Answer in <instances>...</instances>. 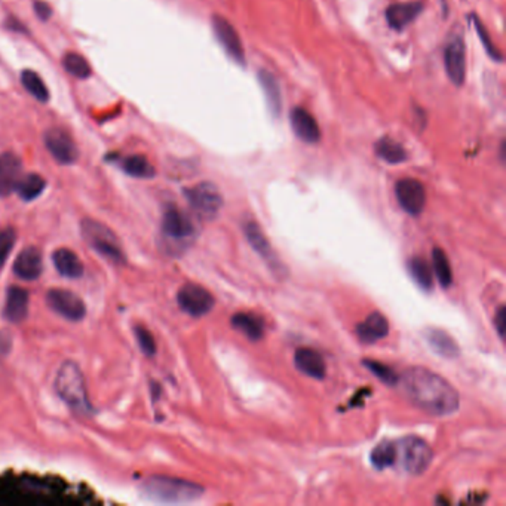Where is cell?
Instances as JSON below:
<instances>
[{"mask_svg":"<svg viewBox=\"0 0 506 506\" xmlns=\"http://www.w3.org/2000/svg\"><path fill=\"white\" fill-rule=\"evenodd\" d=\"M423 11V5L421 2H407V4H395L386 9V21L390 28L397 32L407 28Z\"/></svg>","mask_w":506,"mask_h":506,"instance_id":"obj_19","label":"cell"},{"mask_svg":"<svg viewBox=\"0 0 506 506\" xmlns=\"http://www.w3.org/2000/svg\"><path fill=\"white\" fill-rule=\"evenodd\" d=\"M21 82H23L24 88L27 90V92L33 95L37 101L45 103V101L49 100V91L47 88V85H45V82H43V79L36 73V71L24 70L21 73Z\"/></svg>","mask_w":506,"mask_h":506,"instance_id":"obj_32","label":"cell"},{"mask_svg":"<svg viewBox=\"0 0 506 506\" xmlns=\"http://www.w3.org/2000/svg\"><path fill=\"white\" fill-rule=\"evenodd\" d=\"M425 336H426V340L432 348V351L438 354L440 356L448 358V359L459 356V354H460L459 346L452 339V336L447 335L445 331H442L440 328H430L426 331Z\"/></svg>","mask_w":506,"mask_h":506,"instance_id":"obj_24","label":"cell"},{"mask_svg":"<svg viewBox=\"0 0 506 506\" xmlns=\"http://www.w3.org/2000/svg\"><path fill=\"white\" fill-rule=\"evenodd\" d=\"M397 445V460L395 464L401 466L402 471L411 475L423 474L430 465L433 453L429 444L418 437H406Z\"/></svg>","mask_w":506,"mask_h":506,"instance_id":"obj_6","label":"cell"},{"mask_svg":"<svg viewBox=\"0 0 506 506\" xmlns=\"http://www.w3.org/2000/svg\"><path fill=\"white\" fill-rule=\"evenodd\" d=\"M82 236L101 257L114 265H124L126 255L118 236L107 226L95 220L82 222Z\"/></svg>","mask_w":506,"mask_h":506,"instance_id":"obj_4","label":"cell"},{"mask_svg":"<svg viewBox=\"0 0 506 506\" xmlns=\"http://www.w3.org/2000/svg\"><path fill=\"white\" fill-rule=\"evenodd\" d=\"M363 366H366L375 375V378H378L380 382H383L385 385L395 386L399 382V375L397 374V371L394 368H390L389 366L379 363V361L364 359Z\"/></svg>","mask_w":506,"mask_h":506,"instance_id":"obj_34","label":"cell"},{"mask_svg":"<svg viewBox=\"0 0 506 506\" xmlns=\"http://www.w3.org/2000/svg\"><path fill=\"white\" fill-rule=\"evenodd\" d=\"M474 21H475V27H476V33H478V36H480V39H481V42H483V45H484L487 54L490 55V59L500 63V61L503 60V55L499 52V49L493 45V43H491L490 36H488V33H487V30H486V27L481 24V21H480L478 18H476V17H474Z\"/></svg>","mask_w":506,"mask_h":506,"instance_id":"obj_37","label":"cell"},{"mask_svg":"<svg viewBox=\"0 0 506 506\" xmlns=\"http://www.w3.org/2000/svg\"><path fill=\"white\" fill-rule=\"evenodd\" d=\"M404 394L417 409L433 416H447L459 409V394L440 374L423 367H411L401 375Z\"/></svg>","mask_w":506,"mask_h":506,"instance_id":"obj_1","label":"cell"},{"mask_svg":"<svg viewBox=\"0 0 506 506\" xmlns=\"http://www.w3.org/2000/svg\"><path fill=\"white\" fill-rule=\"evenodd\" d=\"M47 187V181L43 177H40L39 174H27L24 177H21V180L17 184L16 192L20 195V198L23 200H35L37 199L43 191Z\"/></svg>","mask_w":506,"mask_h":506,"instance_id":"obj_27","label":"cell"},{"mask_svg":"<svg viewBox=\"0 0 506 506\" xmlns=\"http://www.w3.org/2000/svg\"><path fill=\"white\" fill-rule=\"evenodd\" d=\"M495 325L499 332V337L505 339V328H506V309L505 306H500L495 316Z\"/></svg>","mask_w":506,"mask_h":506,"instance_id":"obj_39","label":"cell"},{"mask_svg":"<svg viewBox=\"0 0 506 506\" xmlns=\"http://www.w3.org/2000/svg\"><path fill=\"white\" fill-rule=\"evenodd\" d=\"M54 385L56 394L75 413L88 416L94 411L88 398L83 373L73 361H66L60 366Z\"/></svg>","mask_w":506,"mask_h":506,"instance_id":"obj_2","label":"cell"},{"mask_svg":"<svg viewBox=\"0 0 506 506\" xmlns=\"http://www.w3.org/2000/svg\"><path fill=\"white\" fill-rule=\"evenodd\" d=\"M294 364L303 374L316 380H323L327 374V366L323 355L309 348H303L296 352Z\"/></svg>","mask_w":506,"mask_h":506,"instance_id":"obj_20","label":"cell"},{"mask_svg":"<svg viewBox=\"0 0 506 506\" xmlns=\"http://www.w3.org/2000/svg\"><path fill=\"white\" fill-rule=\"evenodd\" d=\"M17 242V232L13 227L0 229V270L6 265L13 245Z\"/></svg>","mask_w":506,"mask_h":506,"instance_id":"obj_35","label":"cell"},{"mask_svg":"<svg viewBox=\"0 0 506 506\" xmlns=\"http://www.w3.org/2000/svg\"><path fill=\"white\" fill-rule=\"evenodd\" d=\"M395 195L401 208L410 215H418L426 204L423 184L414 179H402L395 184Z\"/></svg>","mask_w":506,"mask_h":506,"instance_id":"obj_12","label":"cell"},{"mask_svg":"<svg viewBox=\"0 0 506 506\" xmlns=\"http://www.w3.org/2000/svg\"><path fill=\"white\" fill-rule=\"evenodd\" d=\"M179 306L187 315L199 318L207 315L214 308V297L198 284H184L177 294Z\"/></svg>","mask_w":506,"mask_h":506,"instance_id":"obj_8","label":"cell"},{"mask_svg":"<svg viewBox=\"0 0 506 506\" xmlns=\"http://www.w3.org/2000/svg\"><path fill=\"white\" fill-rule=\"evenodd\" d=\"M290 124L294 134L305 143L315 144L321 138V129L316 119L303 107H296L290 113Z\"/></svg>","mask_w":506,"mask_h":506,"instance_id":"obj_16","label":"cell"},{"mask_svg":"<svg viewBox=\"0 0 506 506\" xmlns=\"http://www.w3.org/2000/svg\"><path fill=\"white\" fill-rule=\"evenodd\" d=\"M444 67L447 76L456 86H462L466 76V51L462 37H454L445 45Z\"/></svg>","mask_w":506,"mask_h":506,"instance_id":"obj_14","label":"cell"},{"mask_svg":"<svg viewBox=\"0 0 506 506\" xmlns=\"http://www.w3.org/2000/svg\"><path fill=\"white\" fill-rule=\"evenodd\" d=\"M141 490L144 496L162 503L193 502L204 493V487H200L199 484L164 475H155L144 480Z\"/></svg>","mask_w":506,"mask_h":506,"instance_id":"obj_3","label":"cell"},{"mask_svg":"<svg viewBox=\"0 0 506 506\" xmlns=\"http://www.w3.org/2000/svg\"><path fill=\"white\" fill-rule=\"evenodd\" d=\"M184 196L193 211L204 220H212L223 207L220 191L212 183H199L184 191Z\"/></svg>","mask_w":506,"mask_h":506,"instance_id":"obj_7","label":"cell"},{"mask_svg":"<svg viewBox=\"0 0 506 506\" xmlns=\"http://www.w3.org/2000/svg\"><path fill=\"white\" fill-rule=\"evenodd\" d=\"M45 146L55 161L61 165H71L78 161V146L73 138L60 128L48 129L45 133Z\"/></svg>","mask_w":506,"mask_h":506,"instance_id":"obj_11","label":"cell"},{"mask_svg":"<svg viewBox=\"0 0 506 506\" xmlns=\"http://www.w3.org/2000/svg\"><path fill=\"white\" fill-rule=\"evenodd\" d=\"M49 308L63 316L64 320L79 323L86 315V306L83 300L73 291L63 290V288H52L47 294Z\"/></svg>","mask_w":506,"mask_h":506,"instance_id":"obj_9","label":"cell"},{"mask_svg":"<svg viewBox=\"0 0 506 506\" xmlns=\"http://www.w3.org/2000/svg\"><path fill=\"white\" fill-rule=\"evenodd\" d=\"M23 177L21 159L16 153L0 155V196L5 198L17 189Z\"/></svg>","mask_w":506,"mask_h":506,"instance_id":"obj_15","label":"cell"},{"mask_svg":"<svg viewBox=\"0 0 506 506\" xmlns=\"http://www.w3.org/2000/svg\"><path fill=\"white\" fill-rule=\"evenodd\" d=\"M432 265L441 287L442 288L450 287L453 282V272L450 262H448V257L442 248L435 247L432 250Z\"/></svg>","mask_w":506,"mask_h":506,"instance_id":"obj_31","label":"cell"},{"mask_svg":"<svg viewBox=\"0 0 506 506\" xmlns=\"http://www.w3.org/2000/svg\"><path fill=\"white\" fill-rule=\"evenodd\" d=\"M212 30H214L217 40H219V43L223 47V49L226 51V54L230 56V59L241 66H245V52H243L242 42L236 32V28L230 24L226 18H223L220 16H214L212 17Z\"/></svg>","mask_w":506,"mask_h":506,"instance_id":"obj_13","label":"cell"},{"mask_svg":"<svg viewBox=\"0 0 506 506\" xmlns=\"http://www.w3.org/2000/svg\"><path fill=\"white\" fill-rule=\"evenodd\" d=\"M243 234L247 236L253 250L262 257L266 265L270 267V270L277 275V277L282 278V275L287 272L285 266L279 262L277 253L273 251L270 242L265 236V232L262 230L255 222H245L243 223Z\"/></svg>","mask_w":506,"mask_h":506,"instance_id":"obj_10","label":"cell"},{"mask_svg":"<svg viewBox=\"0 0 506 506\" xmlns=\"http://www.w3.org/2000/svg\"><path fill=\"white\" fill-rule=\"evenodd\" d=\"M371 464L378 469H385L395 465L397 460V445L392 441H382L373 448L370 454Z\"/></svg>","mask_w":506,"mask_h":506,"instance_id":"obj_29","label":"cell"},{"mask_svg":"<svg viewBox=\"0 0 506 506\" xmlns=\"http://www.w3.org/2000/svg\"><path fill=\"white\" fill-rule=\"evenodd\" d=\"M13 272L17 277L24 281H35L43 272V258L40 250L36 247H28L23 250L16 263H13Z\"/></svg>","mask_w":506,"mask_h":506,"instance_id":"obj_17","label":"cell"},{"mask_svg":"<svg viewBox=\"0 0 506 506\" xmlns=\"http://www.w3.org/2000/svg\"><path fill=\"white\" fill-rule=\"evenodd\" d=\"M12 349V336L8 331L0 330V359L9 355Z\"/></svg>","mask_w":506,"mask_h":506,"instance_id":"obj_38","label":"cell"},{"mask_svg":"<svg viewBox=\"0 0 506 506\" xmlns=\"http://www.w3.org/2000/svg\"><path fill=\"white\" fill-rule=\"evenodd\" d=\"M387 332H389V323L379 312L371 313L366 321L358 324L356 327V335L359 340L364 343L379 342L380 339L387 336Z\"/></svg>","mask_w":506,"mask_h":506,"instance_id":"obj_21","label":"cell"},{"mask_svg":"<svg viewBox=\"0 0 506 506\" xmlns=\"http://www.w3.org/2000/svg\"><path fill=\"white\" fill-rule=\"evenodd\" d=\"M161 232L171 253H183L196 238V227L177 207H168L162 217Z\"/></svg>","mask_w":506,"mask_h":506,"instance_id":"obj_5","label":"cell"},{"mask_svg":"<svg viewBox=\"0 0 506 506\" xmlns=\"http://www.w3.org/2000/svg\"><path fill=\"white\" fill-rule=\"evenodd\" d=\"M63 66L67 70V73L75 76L78 79H86L91 76V66L86 61L82 55L76 52H68L64 55Z\"/></svg>","mask_w":506,"mask_h":506,"instance_id":"obj_33","label":"cell"},{"mask_svg":"<svg viewBox=\"0 0 506 506\" xmlns=\"http://www.w3.org/2000/svg\"><path fill=\"white\" fill-rule=\"evenodd\" d=\"M122 169L128 176L135 179H152L155 177V168L147 161V157L141 155L128 156L122 161Z\"/></svg>","mask_w":506,"mask_h":506,"instance_id":"obj_28","label":"cell"},{"mask_svg":"<svg viewBox=\"0 0 506 506\" xmlns=\"http://www.w3.org/2000/svg\"><path fill=\"white\" fill-rule=\"evenodd\" d=\"M374 150H375V155H378L380 159H383L385 162L392 164V165L402 164L409 159L407 150L404 149L402 144L390 137H385L375 143Z\"/></svg>","mask_w":506,"mask_h":506,"instance_id":"obj_26","label":"cell"},{"mask_svg":"<svg viewBox=\"0 0 506 506\" xmlns=\"http://www.w3.org/2000/svg\"><path fill=\"white\" fill-rule=\"evenodd\" d=\"M35 9H36L37 17H39V18H42V20H48V18L51 17V8H49L47 4H43V2H36Z\"/></svg>","mask_w":506,"mask_h":506,"instance_id":"obj_40","label":"cell"},{"mask_svg":"<svg viewBox=\"0 0 506 506\" xmlns=\"http://www.w3.org/2000/svg\"><path fill=\"white\" fill-rule=\"evenodd\" d=\"M134 332H135V339H137V343L140 346L141 352L146 356H153L156 354V343H155L152 332L146 327H141V325H137Z\"/></svg>","mask_w":506,"mask_h":506,"instance_id":"obj_36","label":"cell"},{"mask_svg":"<svg viewBox=\"0 0 506 506\" xmlns=\"http://www.w3.org/2000/svg\"><path fill=\"white\" fill-rule=\"evenodd\" d=\"M409 272L416 281V284L425 291H430L433 288V277L432 269L429 267L428 262L421 257H413L409 262Z\"/></svg>","mask_w":506,"mask_h":506,"instance_id":"obj_30","label":"cell"},{"mask_svg":"<svg viewBox=\"0 0 506 506\" xmlns=\"http://www.w3.org/2000/svg\"><path fill=\"white\" fill-rule=\"evenodd\" d=\"M28 293L21 287H9L5 300L4 316L12 324L23 323L28 315Z\"/></svg>","mask_w":506,"mask_h":506,"instance_id":"obj_18","label":"cell"},{"mask_svg":"<svg viewBox=\"0 0 506 506\" xmlns=\"http://www.w3.org/2000/svg\"><path fill=\"white\" fill-rule=\"evenodd\" d=\"M232 325L235 330L241 331L243 336H247L250 340H260L265 336V321L258 315L248 313V312H239L232 316Z\"/></svg>","mask_w":506,"mask_h":506,"instance_id":"obj_23","label":"cell"},{"mask_svg":"<svg viewBox=\"0 0 506 506\" xmlns=\"http://www.w3.org/2000/svg\"><path fill=\"white\" fill-rule=\"evenodd\" d=\"M54 266L60 275L66 278H80L83 275V265L76 253L68 248H59L52 254Z\"/></svg>","mask_w":506,"mask_h":506,"instance_id":"obj_22","label":"cell"},{"mask_svg":"<svg viewBox=\"0 0 506 506\" xmlns=\"http://www.w3.org/2000/svg\"><path fill=\"white\" fill-rule=\"evenodd\" d=\"M258 80H260V85H262L263 94L266 97L267 107L273 116L277 118L282 109V97H281L279 83H278L277 78H275L267 70H260Z\"/></svg>","mask_w":506,"mask_h":506,"instance_id":"obj_25","label":"cell"}]
</instances>
